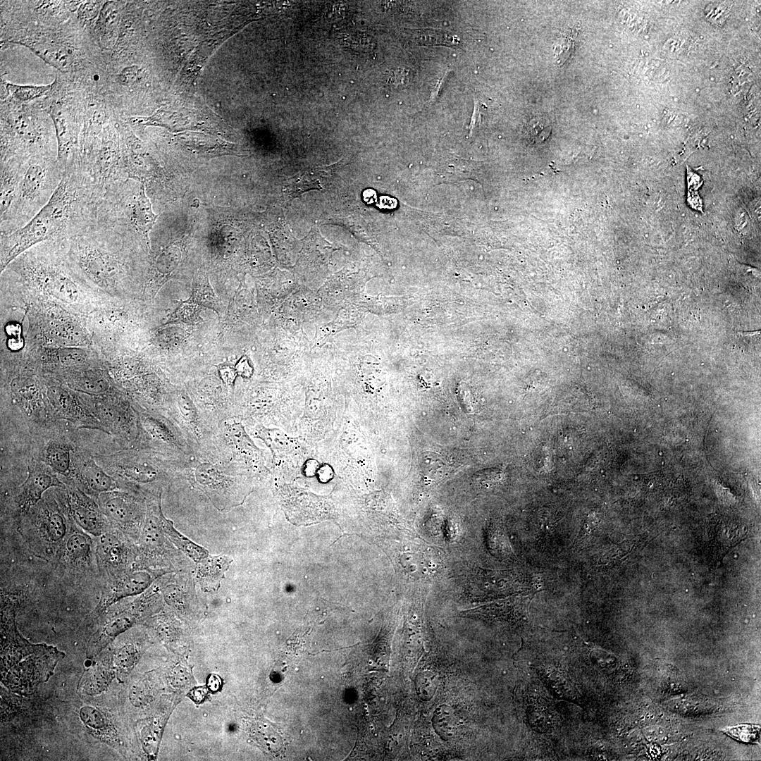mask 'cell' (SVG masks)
I'll return each instance as SVG.
<instances>
[{"label":"cell","instance_id":"obj_1","mask_svg":"<svg viewBox=\"0 0 761 761\" xmlns=\"http://www.w3.org/2000/svg\"><path fill=\"white\" fill-rule=\"evenodd\" d=\"M100 194L87 173L75 164L64 171L49 202L25 225L0 237V270L30 247L72 237L97 222Z\"/></svg>","mask_w":761,"mask_h":761},{"label":"cell","instance_id":"obj_2","mask_svg":"<svg viewBox=\"0 0 761 761\" xmlns=\"http://www.w3.org/2000/svg\"><path fill=\"white\" fill-rule=\"evenodd\" d=\"M1 278L26 293L52 300L83 319L109 299L88 287L73 271L61 239L30 247L1 272Z\"/></svg>","mask_w":761,"mask_h":761},{"label":"cell","instance_id":"obj_3","mask_svg":"<svg viewBox=\"0 0 761 761\" xmlns=\"http://www.w3.org/2000/svg\"><path fill=\"white\" fill-rule=\"evenodd\" d=\"M128 239L96 222L61 242L67 261L80 280L100 296L117 300L129 273Z\"/></svg>","mask_w":761,"mask_h":761},{"label":"cell","instance_id":"obj_4","mask_svg":"<svg viewBox=\"0 0 761 761\" xmlns=\"http://www.w3.org/2000/svg\"><path fill=\"white\" fill-rule=\"evenodd\" d=\"M1 672L2 683L20 695L32 693L48 681L64 653L47 644H33L24 638L15 624L14 604L1 609Z\"/></svg>","mask_w":761,"mask_h":761},{"label":"cell","instance_id":"obj_5","mask_svg":"<svg viewBox=\"0 0 761 761\" xmlns=\"http://www.w3.org/2000/svg\"><path fill=\"white\" fill-rule=\"evenodd\" d=\"M320 459L330 465L335 478L347 487H359L373 476L371 456L357 421L345 409L334 430L317 443Z\"/></svg>","mask_w":761,"mask_h":761},{"label":"cell","instance_id":"obj_6","mask_svg":"<svg viewBox=\"0 0 761 761\" xmlns=\"http://www.w3.org/2000/svg\"><path fill=\"white\" fill-rule=\"evenodd\" d=\"M64 171L51 154L30 157L25 166L13 203L0 220V234L6 235L25 225L49 202Z\"/></svg>","mask_w":761,"mask_h":761},{"label":"cell","instance_id":"obj_7","mask_svg":"<svg viewBox=\"0 0 761 761\" xmlns=\"http://www.w3.org/2000/svg\"><path fill=\"white\" fill-rule=\"evenodd\" d=\"M252 435L261 440L272 454V469L275 478L295 482L302 478L304 466L315 453V447L308 445L298 435H292L278 428H269L256 424Z\"/></svg>","mask_w":761,"mask_h":761},{"label":"cell","instance_id":"obj_8","mask_svg":"<svg viewBox=\"0 0 761 761\" xmlns=\"http://www.w3.org/2000/svg\"><path fill=\"white\" fill-rule=\"evenodd\" d=\"M78 163L101 197L110 186L123 181L126 175L111 130L105 131L100 140H94L87 154L79 158Z\"/></svg>","mask_w":761,"mask_h":761},{"label":"cell","instance_id":"obj_9","mask_svg":"<svg viewBox=\"0 0 761 761\" xmlns=\"http://www.w3.org/2000/svg\"><path fill=\"white\" fill-rule=\"evenodd\" d=\"M275 480L278 500L290 519L311 522L335 516L336 509L329 497L317 495L295 482Z\"/></svg>","mask_w":761,"mask_h":761},{"label":"cell","instance_id":"obj_10","mask_svg":"<svg viewBox=\"0 0 761 761\" xmlns=\"http://www.w3.org/2000/svg\"><path fill=\"white\" fill-rule=\"evenodd\" d=\"M69 506L72 518L85 532L97 537L107 531L98 507L82 493H71Z\"/></svg>","mask_w":761,"mask_h":761},{"label":"cell","instance_id":"obj_11","mask_svg":"<svg viewBox=\"0 0 761 761\" xmlns=\"http://www.w3.org/2000/svg\"><path fill=\"white\" fill-rule=\"evenodd\" d=\"M152 581L151 576L144 571H134L115 579L109 586L98 605L99 611L105 610L117 600L140 593Z\"/></svg>","mask_w":761,"mask_h":761},{"label":"cell","instance_id":"obj_12","mask_svg":"<svg viewBox=\"0 0 761 761\" xmlns=\"http://www.w3.org/2000/svg\"><path fill=\"white\" fill-rule=\"evenodd\" d=\"M28 159L15 156L1 161L0 220L6 216L13 203Z\"/></svg>","mask_w":761,"mask_h":761},{"label":"cell","instance_id":"obj_13","mask_svg":"<svg viewBox=\"0 0 761 761\" xmlns=\"http://www.w3.org/2000/svg\"><path fill=\"white\" fill-rule=\"evenodd\" d=\"M102 508L105 515L124 531H130L140 524V516L135 505L120 494L104 495Z\"/></svg>","mask_w":761,"mask_h":761},{"label":"cell","instance_id":"obj_14","mask_svg":"<svg viewBox=\"0 0 761 761\" xmlns=\"http://www.w3.org/2000/svg\"><path fill=\"white\" fill-rule=\"evenodd\" d=\"M97 552L109 572H116L127 562L128 550L121 538L108 530L97 536Z\"/></svg>","mask_w":761,"mask_h":761},{"label":"cell","instance_id":"obj_15","mask_svg":"<svg viewBox=\"0 0 761 761\" xmlns=\"http://www.w3.org/2000/svg\"><path fill=\"white\" fill-rule=\"evenodd\" d=\"M37 528L42 541L47 547L58 550L61 554L63 545L70 531L63 514L54 509L46 511L40 518Z\"/></svg>","mask_w":761,"mask_h":761},{"label":"cell","instance_id":"obj_16","mask_svg":"<svg viewBox=\"0 0 761 761\" xmlns=\"http://www.w3.org/2000/svg\"><path fill=\"white\" fill-rule=\"evenodd\" d=\"M113 657L106 654L83 674L80 683L82 691L95 695L104 691L114 676Z\"/></svg>","mask_w":761,"mask_h":761},{"label":"cell","instance_id":"obj_17","mask_svg":"<svg viewBox=\"0 0 761 761\" xmlns=\"http://www.w3.org/2000/svg\"><path fill=\"white\" fill-rule=\"evenodd\" d=\"M59 485L60 483L49 474L44 472L30 473L27 480L22 485L18 497V505L20 511H27L40 500L42 494L52 486Z\"/></svg>","mask_w":761,"mask_h":761},{"label":"cell","instance_id":"obj_18","mask_svg":"<svg viewBox=\"0 0 761 761\" xmlns=\"http://www.w3.org/2000/svg\"><path fill=\"white\" fill-rule=\"evenodd\" d=\"M230 562L225 556L209 555L199 562L197 578L202 588L206 591L216 590Z\"/></svg>","mask_w":761,"mask_h":761},{"label":"cell","instance_id":"obj_19","mask_svg":"<svg viewBox=\"0 0 761 761\" xmlns=\"http://www.w3.org/2000/svg\"><path fill=\"white\" fill-rule=\"evenodd\" d=\"M332 167H316L292 179L291 185L287 187L291 198L297 197L308 190H322L331 177Z\"/></svg>","mask_w":761,"mask_h":761},{"label":"cell","instance_id":"obj_20","mask_svg":"<svg viewBox=\"0 0 761 761\" xmlns=\"http://www.w3.org/2000/svg\"><path fill=\"white\" fill-rule=\"evenodd\" d=\"M92 548L91 538L82 530L70 531L61 550V555L73 563H81L89 558Z\"/></svg>","mask_w":761,"mask_h":761},{"label":"cell","instance_id":"obj_21","mask_svg":"<svg viewBox=\"0 0 761 761\" xmlns=\"http://www.w3.org/2000/svg\"><path fill=\"white\" fill-rule=\"evenodd\" d=\"M80 717L87 730L100 738L108 739L111 733L110 720L98 708L84 706L80 710Z\"/></svg>","mask_w":761,"mask_h":761},{"label":"cell","instance_id":"obj_22","mask_svg":"<svg viewBox=\"0 0 761 761\" xmlns=\"http://www.w3.org/2000/svg\"><path fill=\"white\" fill-rule=\"evenodd\" d=\"M161 525L164 533L168 535L173 543L197 562H200L209 555L207 550L194 543L177 531L173 526L172 521L166 519L162 514Z\"/></svg>","mask_w":761,"mask_h":761},{"label":"cell","instance_id":"obj_23","mask_svg":"<svg viewBox=\"0 0 761 761\" xmlns=\"http://www.w3.org/2000/svg\"><path fill=\"white\" fill-rule=\"evenodd\" d=\"M432 725L435 732L443 741L450 740L457 728L453 708L445 703L438 705L433 712Z\"/></svg>","mask_w":761,"mask_h":761},{"label":"cell","instance_id":"obj_24","mask_svg":"<svg viewBox=\"0 0 761 761\" xmlns=\"http://www.w3.org/2000/svg\"><path fill=\"white\" fill-rule=\"evenodd\" d=\"M10 387L14 399L25 407H30L40 398L39 385L31 378H14L11 382Z\"/></svg>","mask_w":761,"mask_h":761},{"label":"cell","instance_id":"obj_25","mask_svg":"<svg viewBox=\"0 0 761 761\" xmlns=\"http://www.w3.org/2000/svg\"><path fill=\"white\" fill-rule=\"evenodd\" d=\"M161 512L159 516L149 515L144 524L141 533V545L148 553L154 552L161 547L164 531L161 525Z\"/></svg>","mask_w":761,"mask_h":761},{"label":"cell","instance_id":"obj_26","mask_svg":"<svg viewBox=\"0 0 761 761\" xmlns=\"http://www.w3.org/2000/svg\"><path fill=\"white\" fill-rule=\"evenodd\" d=\"M82 478L87 485L96 492L105 493L115 488L112 478L94 460L85 463L82 469Z\"/></svg>","mask_w":761,"mask_h":761},{"label":"cell","instance_id":"obj_27","mask_svg":"<svg viewBox=\"0 0 761 761\" xmlns=\"http://www.w3.org/2000/svg\"><path fill=\"white\" fill-rule=\"evenodd\" d=\"M189 299L217 313L221 310L219 300L214 292L208 278L203 273L197 274L194 278L192 295Z\"/></svg>","mask_w":761,"mask_h":761},{"label":"cell","instance_id":"obj_28","mask_svg":"<svg viewBox=\"0 0 761 761\" xmlns=\"http://www.w3.org/2000/svg\"><path fill=\"white\" fill-rule=\"evenodd\" d=\"M99 371H87L79 375L74 380L78 390L90 394H100L107 391L110 387L109 382Z\"/></svg>","mask_w":761,"mask_h":761},{"label":"cell","instance_id":"obj_29","mask_svg":"<svg viewBox=\"0 0 761 761\" xmlns=\"http://www.w3.org/2000/svg\"><path fill=\"white\" fill-rule=\"evenodd\" d=\"M45 458L49 466L61 474L68 475L70 466L69 448L65 445L53 443L47 447Z\"/></svg>","mask_w":761,"mask_h":761},{"label":"cell","instance_id":"obj_30","mask_svg":"<svg viewBox=\"0 0 761 761\" xmlns=\"http://www.w3.org/2000/svg\"><path fill=\"white\" fill-rule=\"evenodd\" d=\"M438 686V676L430 670L421 671L415 676V692L418 698L423 702H428L433 698Z\"/></svg>","mask_w":761,"mask_h":761},{"label":"cell","instance_id":"obj_31","mask_svg":"<svg viewBox=\"0 0 761 761\" xmlns=\"http://www.w3.org/2000/svg\"><path fill=\"white\" fill-rule=\"evenodd\" d=\"M412 39L418 44L426 45H453L457 43L456 36L442 30H418L413 32Z\"/></svg>","mask_w":761,"mask_h":761},{"label":"cell","instance_id":"obj_32","mask_svg":"<svg viewBox=\"0 0 761 761\" xmlns=\"http://www.w3.org/2000/svg\"><path fill=\"white\" fill-rule=\"evenodd\" d=\"M138 657L139 651L132 645L123 646L115 652L113 664L118 678L132 669Z\"/></svg>","mask_w":761,"mask_h":761},{"label":"cell","instance_id":"obj_33","mask_svg":"<svg viewBox=\"0 0 761 761\" xmlns=\"http://www.w3.org/2000/svg\"><path fill=\"white\" fill-rule=\"evenodd\" d=\"M202 307L193 302L189 299L182 301L173 314H171L168 321L163 324L175 321L186 323H196L202 320L199 313Z\"/></svg>","mask_w":761,"mask_h":761},{"label":"cell","instance_id":"obj_34","mask_svg":"<svg viewBox=\"0 0 761 761\" xmlns=\"http://www.w3.org/2000/svg\"><path fill=\"white\" fill-rule=\"evenodd\" d=\"M8 92L20 101H27L42 95L49 89L48 86H19L16 85H7Z\"/></svg>","mask_w":761,"mask_h":761},{"label":"cell","instance_id":"obj_35","mask_svg":"<svg viewBox=\"0 0 761 761\" xmlns=\"http://www.w3.org/2000/svg\"><path fill=\"white\" fill-rule=\"evenodd\" d=\"M726 732L731 737L743 742H754L758 739L760 727L753 725H740L729 728Z\"/></svg>","mask_w":761,"mask_h":761},{"label":"cell","instance_id":"obj_36","mask_svg":"<svg viewBox=\"0 0 761 761\" xmlns=\"http://www.w3.org/2000/svg\"><path fill=\"white\" fill-rule=\"evenodd\" d=\"M151 698V688L145 681H140L133 684L130 691V700L134 705H145L150 701Z\"/></svg>","mask_w":761,"mask_h":761},{"label":"cell","instance_id":"obj_37","mask_svg":"<svg viewBox=\"0 0 761 761\" xmlns=\"http://www.w3.org/2000/svg\"><path fill=\"white\" fill-rule=\"evenodd\" d=\"M551 128L543 118H536L529 123L528 135L532 141L543 142L550 133Z\"/></svg>","mask_w":761,"mask_h":761},{"label":"cell","instance_id":"obj_38","mask_svg":"<svg viewBox=\"0 0 761 761\" xmlns=\"http://www.w3.org/2000/svg\"><path fill=\"white\" fill-rule=\"evenodd\" d=\"M387 83L390 87L399 88L405 86L409 81V70L404 68H393L387 77Z\"/></svg>","mask_w":761,"mask_h":761},{"label":"cell","instance_id":"obj_39","mask_svg":"<svg viewBox=\"0 0 761 761\" xmlns=\"http://www.w3.org/2000/svg\"><path fill=\"white\" fill-rule=\"evenodd\" d=\"M126 474L139 481L147 482L155 478L156 471L149 467L137 466L127 469Z\"/></svg>","mask_w":761,"mask_h":761},{"label":"cell","instance_id":"obj_40","mask_svg":"<svg viewBox=\"0 0 761 761\" xmlns=\"http://www.w3.org/2000/svg\"><path fill=\"white\" fill-rule=\"evenodd\" d=\"M179 404L183 416L190 421L194 420L195 412L191 402L187 397H182L179 400Z\"/></svg>","mask_w":761,"mask_h":761},{"label":"cell","instance_id":"obj_41","mask_svg":"<svg viewBox=\"0 0 761 761\" xmlns=\"http://www.w3.org/2000/svg\"><path fill=\"white\" fill-rule=\"evenodd\" d=\"M236 373L235 369L230 366H223L219 369L221 378L228 386H232L233 385Z\"/></svg>","mask_w":761,"mask_h":761},{"label":"cell","instance_id":"obj_42","mask_svg":"<svg viewBox=\"0 0 761 761\" xmlns=\"http://www.w3.org/2000/svg\"><path fill=\"white\" fill-rule=\"evenodd\" d=\"M235 369L239 375L245 378H249L252 375V368L245 357L237 363Z\"/></svg>","mask_w":761,"mask_h":761},{"label":"cell","instance_id":"obj_43","mask_svg":"<svg viewBox=\"0 0 761 761\" xmlns=\"http://www.w3.org/2000/svg\"><path fill=\"white\" fill-rule=\"evenodd\" d=\"M221 686L222 680L218 676L211 674L208 676L206 679V687L209 691L214 693L217 692L221 688Z\"/></svg>","mask_w":761,"mask_h":761},{"label":"cell","instance_id":"obj_44","mask_svg":"<svg viewBox=\"0 0 761 761\" xmlns=\"http://www.w3.org/2000/svg\"><path fill=\"white\" fill-rule=\"evenodd\" d=\"M136 70L134 67L124 69L119 75L120 82L125 85L132 82L136 76Z\"/></svg>","mask_w":761,"mask_h":761},{"label":"cell","instance_id":"obj_45","mask_svg":"<svg viewBox=\"0 0 761 761\" xmlns=\"http://www.w3.org/2000/svg\"><path fill=\"white\" fill-rule=\"evenodd\" d=\"M207 695V689L204 687H197L192 690L190 695L196 702L200 703L204 700Z\"/></svg>","mask_w":761,"mask_h":761}]
</instances>
